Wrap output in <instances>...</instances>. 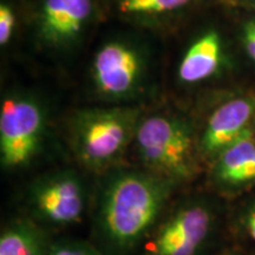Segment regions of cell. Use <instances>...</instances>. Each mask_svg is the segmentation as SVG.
Instances as JSON below:
<instances>
[{
  "label": "cell",
  "instance_id": "5b68a950",
  "mask_svg": "<svg viewBox=\"0 0 255 255\" xmlns=\"http://www.w3.org/2000/svg\"><path fill=\"white\" fill-rule=\"evenodd\" d=\"M212 222L207 206L183 205L159 226L146 255H196L208 238Z\"/></svg>",
  "mask_w": 255,
  "mask_h": 255
},
{
  "label": "cell",
  "instance_id": "6da1fadb",
  "mask_svg": "<svg viewBox=\"0 0 255 255\" xmlns=\"http://www.w3.org/2000/svg\"><path fill=\"white\" fill-rule=\"evenodd\" d=\"M175 184L151 171H121L108 178L97 213L105 244L119 253L139 244L161 215Z\"/></svg>",
  "mask_w": 255,
  "mask_h": 255
},
{
  "label": "cell",
  "instance_id": "9a60e30c",
  "mask_svg": "<svg viewBox=\"0 0 255 255\" xmlns=\"http://www.w3.org/2000/svg\"><path fill=\"white\" fill-rule=\"evenodd\" d=\"M15 25V15L11 7L2 4L0 6V44L5 45L11 39Z\"/></svg>",
  "mask_w": 255,
  "mask_h": 255
},
{
  "label": "cell",
  "instance_id": "7a4b0ae2",
  "mask_svg": "<svg viewBox=\"0 0 255 255\" xmlns=\"http://www.w3.org/2000/svg\"><path fill=\"white\" fill-rule=\"evenodd\" d=\"M136 144L143 163L151 173L173 182H183L195 174L193 138L183 121L150 116L136 129Z\"/></svg>",
  "mask_w": 255,
  "mask_h": 255
},
{
  "label": "cell",
  "instance_id": "8fae6325",
  "mask_svg": "<svg viewBox=\"0 0 255 255\" xmlns=\"http://www.w3.org/2000/svg\"><path fill=\"white\" fill-rule=\"evenodd\" d=\"M221 41L215 31L203 34L189 47L178 68V77L184 83H196L210 77L219 68Z\"/></svg>",
  "mask_w": 255,
  "mask_h": 255
},
{
  "label": "cell",
  "instance_id": "277c9868",
  "mask_svg": "<svg viewBox=\"0 0 255 255\" xmlns=\"http://www.w3.org/2000/svg\"><path fill=\"white\" fill-rule=\"evenodd\" d=\"M44 115L36 102L8 97L0 109V156L5 168L27 164L39 146Z\"/></svg>",
  "mask_w": 255,
  "mask_h": 255
},
{
  "label": "cell",
  "instance_id": "2e32d148",
  "mask_svg": "<svg viewBox=\"0 0 255 255\" xmlns=\"http://www.w3.org/2000/svg\"><path fill=\"white\" fill-rule=\"evenodd\" d=\"M244 43L248 55L255 63V21H250L245 26Z\"/></svg>",
  "mask_w": 255,
  "mask_h": 255
},
{
  "label": "cell",
  "instance_id": "9c48e42d",
  "mask_svg": "<svg viewBox=\"0 0 255 255\" xmlns=\"http://www.w3.org/2000/svg\"><path fill=\"white\" fill-rule=\"evenodd\" d=\"M91 0H45L40 31L50 43H66L82 31L91 13Z\"/></svg>",
  "mask_w": 255,
  "mask_h": 255
},
{
  "label": "cell",
  "instance_id": "ba28073f",
  "mask_svg": "<svg viewBox=\"0 0 255 255\" xmlns=\"http://www.w3.org/2000/svg\"><path fill=\"white\" fill-rule=\"evenodd\" d=\"M254 113L253 102L235 98L219 107L207 123L201 148L207 155H219L246 131Z\"/></svg>",
  "mask_w": 255,
  "mask_h": 255
},
{
  "label": "cell",
  "instance_id": "3957f363",
  "mask_svg": "<svg viewBox=\"0 0 255 255\" xmlns=\"http://www.w3.org/2000/svg\"><path fill=\"white\" fill-rule=\"evenodd\" d=\"M135 129V111L89 110L75 121L76 150L87 167L101 169L119 158Z\"/></svg>",
  "mask_w": 255,
  "mask_h": 255
},
{
  "label": "cell",
  "instance_id": "8992f818",
  "mask_svg": "<svg viewBox=\"0 0 255 255\" xmlns=\"http://www.w3.org/2000/svg\"><path fill=\"white\" fill-rule=\"evenodd\" d=\"M31 203L38 218L55 225H72L82 219L85 190L76 174L59 173L41 178L31 190Z\"/></svg>",
  "mask_w": 255,
  "mask_h": 255
},
{
  "label": "cell",
  "instance_id": "4fadbf2b",
  "mask_svg": "<svg viewBox=\"0 0 255 255\" xmlns=\"http://www.w3.org/2000/svg\"><path fill=\"white\" fill-rule=\"evenodd\" d=\"M193 0H121L120 11L127 14H155L178 9Z\"/></svg>",
  "mask_w": 255,
  "mask_h": 255
},
{
  "label": "cell",
  "instance_id": "5bb4252c",
  "mask_svg": "<svg viewBox=\"0 0 255 255\" xmlns=\"http://www.w3.org/2000/svg\"><path fill=\"white\" fill-rule=\"evenodd\" d=\"M47 255H101L90 246L76 242H60L47 251Z\"/></svg>",
  "mask_w": 255,
  "mask_h": 255
},
{
  "label": "cell",
  "instance_id": "e0dca14e",
  "mask_svg": "<svg viewBox=\"0 0 255 255\" xmlns=\"http://www.w3.org/2000/svg\"><path fill=\"white\" fill-rule=\"evenodd\" d=\"M246 227L252 239L255 241V206L251 209V212L248 213L246 219Z\"/></svg>",
  "mask_w": 255,
  "mask_h": 255
},
{
  "label": "cell",
  "instance_id": "30bf717a",
  "mask_svg": "<svg viewBox=\"0 0 255 255\" xmlns=\"http://www.w3.org/2000/svg\"><path fill=\"white\" fill-rule=\"evenodd\" d=\"M215 176L219 182L228 186L255 180V139L250 130L220 152Z\"/></svg>",
  "mask_w": 255,
  "mask_h": 255
},
{
  "label": "cell",
  "instance_id": "52a82bcc",
  "mask_svg": "<svg viewBox=\"0 0 255 255\" xmlns=\"http://www.w3.org/2000/svg\"><path fill=\"white\" fill-rule=\"evenodd\" d=\"M141 73V59L135 50L109 43L95 57L94 77L98 89L109 97H123L135 89Z\"/></svg>",
  "mask_w": 255,
  "mask_h": 255
},
{
  "label": "cell",
  "instance_id": "7c38bea8",
  "mask_svg": "<svg viewBox=\"0 0 255 255\" xmlns=\"http://www.w3.org/2000/svg\"><path fill=\"white\" fill-rule=\"evenodd\" d=\"M47 251L39 232L30 223L11 226L0 237V255H47Z\"/></svg>",
  "mask_w": 255,
  "mask_h": 255
}]
</instances>
